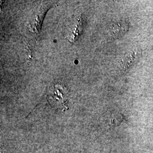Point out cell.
Instances as JSON below:
<instances>
[{"mask_svg": "<svg viewBox=\"0 0 153 153\" xmlns=\"http://www.w3.org/2000/svg\"><path fill=\"white\" fill-rule=\"evenodd\" d=\"M82 25V20L81 18H79V19H76V22L71 30V33H70V34H69L68 38L70 42H76V38L79 36V34L81 30Z\"/></svg>", "mask_w": 153, "mask_h": 153, "instance_id": "obj_4", "label": "cell"}, {"mask_svg": "<svg viewBox=\"0 0 153 153\" xmlns=\"http://www.w3.org/2000/svg\"><path fill=\"white\" fill-rule=\"evenodd\" d=\"M140 50H135L125 56L120 62L119 69L121 72H126L133 65L141 55Z\"/></svg>", "mask_w": 153, "mask_h": 153, "instance_id": "obj_2", "label": "cell"}, {"mask_svg": "<svg viewBox=\"0 0 153 153\" xmlns=\"http://www.w3.org/2000/svg\"><path fill=\"white\" fill-rule=\"evenodd\" d=\"M129 28V24L126 21L116 22L109 27L108 35L111 38L120 37L127 31Z\"/></svg>", "mask_w": 153, "mask_h": 153, "instance_id": "obj_3", "label": "cell"}, {"mask_svg": "<svg viewBox=\"0 0 153 153\" xmlns=\"http://www.w3.org/2000/svg\"><path fill=\"white\" fill-rule=\"evenodd\" d=\"M68 97L67 89L62 83H57L50 88L47 100L53 107L65 111L68 107L66 105Z\"/></svg>", "mask_w": 153, "mask_h": 153, "instance_id": "obj_1", "label": "cell"}]
</instances>
